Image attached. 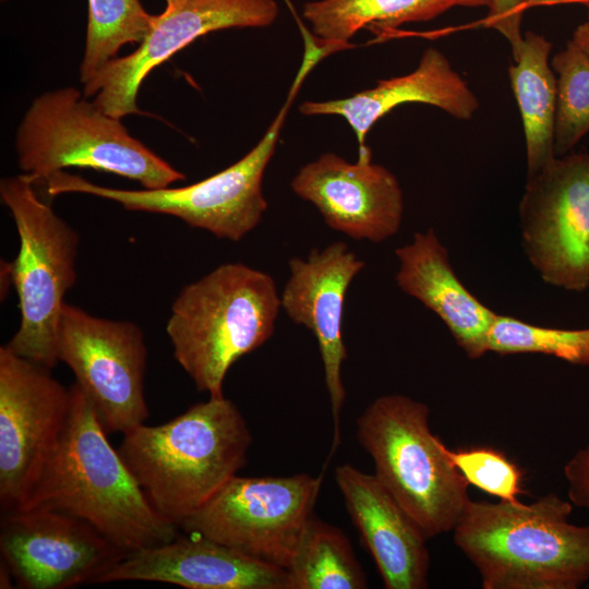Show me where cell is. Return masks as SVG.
<instances>
[{
	"mask_svg": "<svg viewBox=\"0 0 589 589\" xmlns=\"http://www.w3.org/2000/svg\"><path fill=\"white\" fill-rule=\"evenodd\" d=\"M59 445L27 502L17 509L59 510L91 525L124 553L172 541L178 526L160 515L107 438L74 383Z\"/></svg>",
	"mask_w": 589,
	"mask_h": 589,
	"instance_id": "6da1fadb",
	"label": "cell"
},
{
	"mask_svg": "<svg viewBox=\"0 0 589 589\" xmlns=\"http://www.w3.org/2000/svg\"><path fill=\"white\" fill-rule=\"evenodd\" d=\"M554 493L534 502L470 501L453 529L484 589H578L589 580V525Z\"/></svg>",
	"mask_w": 589,
	"mask_h": 589,
	"instance_id": "7a4b0ae2",
	"label": "cell"
},
{
	"mask_svg": "<svg viewBox=\"0 0 589 589\" xmlns=\"http://www.w3.org/2000/svg\"><path fill=\"white\" fill-rule=\"evenodd\" d=\"M251 444L247 421L224 396L131 429L118 452L155 509L179 527L247 464Z\"/></svg>",
	"mask_w": 589,
	"mask_h": 589,
	"instance_id": "3957f363",
	"label": "cell"
},
{
	"mask_svg": "<svg viewBox=\"0 0 589 589\" xmlns=\"http://www.w3.org/2000/svg\"><path fill=\"white\" fill-rule=\"evenodd\" d=\"M280 309L269 274L221 264L184 286L172 302L166 333L173 357L197 390L224 397L229 369L273 336Z\"/></svg>",
	"mask_w": 589,
	"mask_h": 589,
	"instance_id": "277c9868",
	"label": "cell"
},
{
	"mask_svg": "<svg viewBox=\"0 0 589 589\" xmlns=\"http://www.w3.org/2000/svg\"><path fill=\"white\" fill-rule=\"evenodd\" d=\"M429 407L401 394L375 398L357 419V438L374 476L426 539L453 531L467 505L469 483L429 425Z\"/></svg>",
	"mask_w": 589,
	"mask_h": 589,
	"instance_id": "5b68a950",
	"label": "cell"
},
{
	"mask_svg": "<svg viewBox=\"0 0 589 589\" xmlns=\"http://www.w3.org/2000/svg\"><path fill=\"white\" fill-rule=\"evenodd\" d=\"M74 87L36 97L17 128L15 148L22 173L34 183L69 167L92 168L161 189L185 176L133 137Z\"/></svg>",
	"mask_w": 589,
	"mask_h": 589,
	"instance_id": "8992f818",
	"label": "cell"
},
{
	"mask_svg": "<svg viewBox=\"0 0 589 589\" xmlns=\"http://www.w3.org/2000/svg\"><path fill=\"white\" fill-rule=\"evenodd\" d=\"M35 187L25 173L0 181V197L11 213L20 240L9 268L21 318L5 345L20 357L51 370L60 362L58 324L65 293L77 278L80 236L37 194Z\"/></svg>",
	"mask_w": 589,
	"mask_h": 589,
	"instance_id": "52a82bcc",
	"label": "cell"
},
{
	"mask_svg": "<svg viewBox=\"0 0 589 589\" xmlns=\"http://www.w3.org/2000/svg\"><path fill=\"white\" fill-rule=\"evenodd\" d=\"M305 75L298 73L286 103L263 137L241 159L196 183L181 188L123 190L89 182L63 170L45 179L49 197L84 193L117 202L128 211L165 214L219 239L240 241L259 226L267 209L262 183L288 108Z\"/></svg>",
	"mask_w": 589,
	"mask_h": 589,
	"instance_id": "ba28073f",
	"label": "cell"
},
{
	"mask_svg": "<svg viewBox=\"0 0 589 589\" xmlns=\"http://www.w3.org/2000/svg\"><path fill=\"white\" fill-rule=\"evenodd\" d=\"M322 481L323 473L236 474L179 527L287 569Z\"/></svg>",
	"mask_w": 589,
	"mask_h": 589,
	"instance_id": "9c48e42d",
	"label": "cell"
},
{
	"mask_svg": "<svg viewBox=\"0 0 589 589\" xmlns=\"http://www.w3.org/2000/svg\"><path fill=\"white\" fill-rule=\"evenodd\" d=\"M57 350L107 433H125L146 421L147 347L139 325L64 302Z\"/></svg>",
	"mask_w": 589,
	"mask_h": 589,
	"instance_id": "30bf717a",
	"label": "cell"
},
{
	"mask_svg": "<svg viewBox=\"0 0 589 589\" xmlns=\"http://www.w3.org/2000/svg\"><path fill=\"white\" fill-rule=\"evenodd\" d=\"M70 387L50 370L0 347V505L21 508L39 482L65 429Z\"/></svg>",
	"mask_w": 589,
	"mask_h": 589,
	"instance_id": "8fae6325",
	"label": "cell"
},
{
	"mask_svg": "<svg viewBox=\"0 0 589 589\" xmlns=\"http://www.w3.org/2000/svg\"><path fill=\"white\" fill-rule=\"evenodd\" d=\"M524 250L555 287H589V154L555 158L529 176L519 206Z\"/></svg>",
	"mask_w": 589,
	"mask_h": 589,
	"instance_id": "7c38bea8",
	"label": "cell"
},
{
	"mask_svg": "<svg viewBox=\"0 0 589 589\" xmlns=\"http://www.w3.org/2000/svg\"><path fill=\"white\" fill-rule=\"evenodd\" d=\"M278 15L274 0H185L154 15L139 47L115 58L84 84L85 97L121 119L139 113L137 94L148 73L197 37L230 27H264Z\"/></svg>",
	"mask_w": 589,
	"mask_h": 589,
	"instance_id": "4fadbf2b",
	"label": "cell"
},
{
	"mask_svg": "<svg viewBox=\"0 0 589 589\" xmlns=\"http://www.w3.org/2000/svg\"><path fill=\"white\" fill-rule=\"evenodd\" d=\"M0 552L25 589L95 585L127 554L82 519L46 508L5 512Z\"/></svg>",
	"mask_w": 589,
	"mask_h": 589,
	"instance_id": "5bb4252c",
	"label": "cell"
},
{
	"mask_svg": "<svg viewBox=\"0 0 589 589\" xmlns=\"http://www.w3.org/2000/svg\"><path fill=\"white\" fill-rule=\"evenodd\" d=\"M365 263L348 244L336 241L313 249L305 259L289 260V278L280 293V306L289 318L315 337L334 420L332 453L340 444V412L346 399L341 366L347 359L342 315L348 288Z\"/></svg>",
	"mask_w": 589,
	"mask_h": 589,
	"instance_id": "9a60e30c",
	"label": "cell"
},
{
	"mask_svg": "<svg viewBox=\"0 0 589 589\" xmlns=\"http://www.w3.org/2000/svg\"><path fill=\"white\" fill-rule=\"evenodd\" d=\"M291 190L313 204L325 224L351 239L382 242L400 228L404 197L397 178L371 159L349 163L334 153L302 166Z\"/></svg>",
	"mask_w": 589,
	"mask_h": 589,
	"instance_id": "2e32d148",
	"label": "cell"
},
{
	"mask_svg": "<svg viewBox=\"0 0 589 589\" xmlns=\"http://www.w3.org/2000/svg\"><path fill=\"white\" fill-rule=\"evenodd\" d=\"M156 581L188 589H288L287 569L205 537L125 554L96 584Z\"/></svg>",
	"mask_w": 589,
	"mask_h": 589,
	"instance_id": "e0dca14e",
	"label": "cell"
},
{
	"mask_svg": "<svg viewBox=\"0 0 589 589\" xmlns=\"http://www.w3.org/2000/svg\"><path fill=\"white\" fill-rule=\"evenodd\" d=\"M336 484L362 543L387 589L428 587L426 537L373 474L350 464L335 470Z\"/></svg>",
	"mask_w": 589,
	"mask_h": 589,
	"instance_id": "ac0fdd59",
	"label": "cell"
},
{
	"mask_svg": "<svg viewBox=\"0 0 589 589\" xmlns=\"http://www.w3.org/2000/svg\"><path fill=\"white\" fill-rule=\"evenodd\" d=\"M420 103L442 109L459 120H470L479 100L466 81L452 68L438 49L423 52L417 69L406 75L378 81L373 88L325 101H304L299 106L305 116L335 115L352 129L359 145L358 159H370L365 137L373 124L396 107Z\"/></svg>",
	"mask_w": 589,
	"mask_h": 589,
	"instance_id": "d6986e66",
	"label": "cell"
},
{
	"mask_svg": "<svg viewBox=\"0 0 589 589\" xmlns=\"http://www.w3.org/2000/svg\"><path fill=\"white\" fill-rule=\"evenodd\" d=\"M395 253L399 261L398 287L433 311L470 359L486 353L497 314L458 279L434 230L416 232L412 241Z\"/></svg>",
	"mask_w": 589,
	"mask_h": 589,
	"instance_id": "ffe728a7",
	"label": "cell"
},
{
	"mask_svg": "<svg viewBox=\"0 0 589 589\" xmlns=\"http://www.w3.org/2000/svg\"><path fill=\"white\" fill-rule=\"evenodd\" d=\"M552 44L544 36L527 32L517 59L508 68L524 127L528 177L556 158V76L549 62Z\"/></svg>",
	"mask_w": 589,
	"mask_h": 589,
	"instance_id": "44dd1931",
	"label": "cell"
},
{
	"mask_svg": "<svg viewBox=\"0 0 589 589\" xmlns=\"http://www.w3.org/2000/svg\"><path fill=\"white\" fill-rule=\"evenodd\" d=\"M455 5L454 0H318L305 3L302 14L320 44L335 51L362 27L394 29L430 21Z\"/></svg>",
	"mask_w": 589,
	"mask_h": 589,
	"instance_id": "7402d4cb",
	"label": "cell"
},
{
	"mask_svg": "<svg viewBox=\"0 0 589 589\" xmlns=\"http://www.w3.org/2000/svg\"><path fill=\"white\" fill-rule=\"evenodd\" d=\"M288 589H365L368 579L350 540L314 514L287 568Z\"/></svg>",
	"mask_w": 589,
	"mask_h": 589,
	"instance_id": "603a6c76",
	"label": "cell"
},
{
	"mask_svg": "<svg viewBox=\"0 0 589 589\" xmlns=\"http://www.w3.org/2000/svg\"><path fill=\"white\" fill-rule=\"evenodd\" d=\"M154 15L140 0H88L86 43L80 80L87 83L125 44L141 43Z\"/></svg>",
	"mask_w": 589,
	"mask_h": 589,
	"instance_id": "cb8c5ba5",
	"label": "cell"
},
{
	"mask_svg": "<svg viewBox=\"0 0 589 589\" xmlns=\"http://www.w3.org/2000/svg\"><path fill=\"white\" fill-rule=\"evenodd\" d=\"M551 67L556 74L554 152L564 156L589 132V56L570 39Z\"/></svg>",
	"mask_w": 589,
	"mask_h": 589,
	"instance_id": "d4e9b609",
	"label": "cell"
},
{
	"mask_svg": "<svg viewBox=\"0 0 589 589\" xmlns=\"http://www.w3.org/2000/svg\"><path fill=\"white\" fill-rule=\"evenodd\" d=\"M489 351L498 354L542 353L589 366V328L543 327L497 314L489 335Z\"/></svg>",
	"mask_w": 589,
	"mask_h": 589,
	"instance_id": "484cf974",
	"label": "cell"
},
{
	"mask_svg": "<svg viewBox=\"0 0 589 589\" xmlns=\"http://www.w3.org/2000/svg\"><path fill=\"white\" fill-rule=\"evenodd\" d=\"M446 454L469 484L500 501H519L518 495L524 493L522 471L502 452L492 447H446Z\"/></svg>",
	"mask_w": 589,
	"mask_h": 589,
	"instance_id": "4316f807",
	"label": "cell"
},
{
	"mask_svg": "<svg viewBox=\"0 0 589 589\" xmlns=\"http://www.w3.org/2000/svg\"><path fill=\"white\" fill-rule=\"evenodd\" d=\"M533 0H492L484 25L501 33L509 43L516 60L524 40L521 22Z\"/></svg>",
	"mask_w": 589,
	"mask_h": 589,
	"instance_id": "83f0119b",
	"label": "cell"
},
{
	"mask_svg": "<svg viewBox=\"0 0 589 589\" xmlns=\"http://www.w3.org/2000/svg\"><path fill=\"white\" fill-rule=\"evenodd\" d=\"M564 476L573 506L589 512V444L578 449L565 464Z\"/></svg>",
	"mask_w": 589,
	"mask_h": 589,
	"instance_id": "f1b7e54d",
	"label": "cell"
},
{
	"mask_svg": "<svg viewBox=\"0 0 589 589\" xmlns=\"http://www.w3.org/2000/svg\"><path fill=\"white\" fill-rule=\"evenodd\" d=\"M589 56V22L580 24L572 38Z\"/></svg>",
	"mask_w": 589,
	"mask_h": 589,
	"instance_id": "f546056e",
	"label": "cell"
},
{
	"mask_svg": "<svg viewBox=\"0 0 589 589\" xmlns=\"http://www.w3.org/2000/svg\"><path fill=\"white\" fill-rule=\"evenodd\" d=\"M13 575L9 568V566L5 564V562L1 558V568H0V588H12L13 581H12Z\"/></svg>",
	"mask_w": 589,
	"mask_h": 589,
	"instance_id": "4dcf8cb0",
	"label": "cell"
},
{
	"mask_svg": "<svg viewBox=\"0 0 589 589\" xmlns=\"http://www.w3.org/2000/svg\"><path fill=\"white\" fill-rule=\"evenodd\" d=\"M588 2L589 0H533L530 3V8L543 7V5L572 4V3L586 4Z\"/></svg>",
	"mask_w": 589,
	"mask_h": 589,
	"instance_id": "1f68e13d",
	"label": "cell"
},
{
	"mask_svg": "<svg viewBox=\"0 0 589 589\" xmlns=\"http://www.w3.org/2000/svg\"><path fill=\"white\" fill-rule=\"evenodd\" d=\"M456 5L461 7H470V8H478V7H490L492 0H454Z\"/></svg>",
	"mask_w": 589,
	"mask_h": 589,
	"instance_id": "d6a6232c",
	"label": "cell"
},
{
	"mask_svg": "<svg viewBox=\"0 0 589 589\" xmlns=\"http://www.w3.org/2000/svg\"><path fill=\"white\" fill-rule=\"evenodd\" d=\"M182 1H185V0H166L167 7H172V5L178 4V3L182 2Z\"/></svg>",
	"mask_w": 589,
	"mask_h": 589,
	"instance_id": "836d02e7",
	"label": "cell"
},
{
	"mask_svg": "<svg viewBox=\"0 0 589 589\" xmlns=\"http://www.w3.org/2000/svg\"><path fill=\"white\" fill-rule=\"evenodd\" d=\"M585 7L587 8V11H588V22H589V2L585 4Z\"/></svg>",
	"mask_w": 589,
	"mask_h": 589,
	"instance_id": "e575fe53",
	"label": "cell"
}]
</instances>
